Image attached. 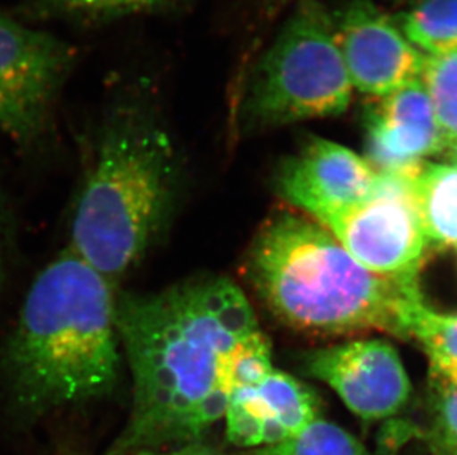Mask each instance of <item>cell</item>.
<instances>
[{"label":"cell","mask_w":457,"mask_h":455,"mask_svg":"<svg viewBox=\"0 0 457 455\" xmlns=\"http://www.w3.org/2000/svg\"><path fill=\"white\" fill-rule=\"evenodd\" d=\"M116 322L132 410L108 455L199 443L227 410L229 353L259 330L251 302L231 279L195 277L160 292L117 290Z\"/></svg>","instance_id":"obj_1"},{"label":"cell","mask_w":457,"mask_h":455,"mask_svg":"<svg viewBox=\"0 0 457 455\" xmlns=\"http://www.w3.org/2000/svg\"><path fill=\"white\" fill-rule=\"evenodd\" d=\"M178 170L152 85L114 87L96 125L69 249L117 285L166 231Z\"/></svg>","instance_id":"obj_2"},{"label":"cell","mask_w":457,"mask_h":455,"mask_svg":"<svg viewBox=\"0 0 457 455\" xmlns=\"http://www.w3.org/2000/svg\"><path fill=\"white\" fill-rule=\"evenodd\" d=\"M116 294L70 249L37 275L0 361L18 409L39 416L116 389L123 360Z\"/></svg>","instance_id":"obj_3"},{"label":"cell","mask_w":457,"mask_h":455,"mask_svg":"<svg viewBox=\"0 0 457 455\" xmlns=\"http://www.w3.org/2000/svg\"><path fill=\"white\" fill-rule=\"evenodd\" d=\"M246 275L267 310L314 335L384 331L409 337L418 277L388 278L360 265L330 232L298 211H280L259 229Z\"/></svg>","instance_id":"obj_4"},{"label":"cell","mask_w":457,"mask_h":455,"mask_svg":"<svg viewBox=\"0 0 457 455\" xmlns=\"http://www.w3.org/2000/svg\"><path fill=\"white\" fill-rule=\"evenodd\" d=\"M353 89L332 15L301 0L252 74L245 114L256 128L339 116Z\"/></svg>","instance_id":"obj_5"},{"label":"cell","mask_w":457,"mask_h":455,"mask_svg":"<svg viewBox=\"0 0 457 455\" xmlns=\"http://www.w3.org/2000/svg\"><path fill=\"white\" fill-rule=\"evenodd\" d=\"M78 52L0 12V132L21 145L48 134Z\"/></svg>","instance_id":"obj_6"},{"label":"cell","mask_w":457,"mask_h":455,"mask_svg":"<svg viewBox=\"0 0 457 455\" xmlns=\"http://www.w3.org/2000/svg\"><path fill=\"white\" fill-rule=\"evenodd\" d=\"M360 265L388 278H416L428 247L411 178L378 173L361 202L319 220Z\"/></svg>","instance_id":"obj_7"},{"label":"cell","mask_w":457,"mask_h":455,"mask_svg":"<svg viewBox=\"0 0 457 455\" xmlns=\"http://www.w3.org/2000/svg\"><path fill=\"white\" fill-rule=\"evenodd\" d=\"M305 369L332 387L362 420L395 416L411 391L402 358L385 340H353L317 349L306 355Z\"/></svg>","instance_id":"obj_8"},{"label":"cell","mask_w":457,"mask_h":455,"mask_svg":"<svg viewBox=\"0 0 457 455\" xmlns=\"http://www.w3.org/2000/svg\"><path fill=\"white\" fill-rule=\"evenodd\" d=\"M333 21L342 60L357 91L384 98L420 79L425 56L371 0H351Z\"/></svg>","instance_id":"obj_9"},{"label":"cell","mask_w":457,"mask_h":455,"mask_svg":"<svg viewBox=\"0 0 457 455\" xmlns=\"http://www.w3.org/2000/svg\"><path fill=\"white\" fill-rule=\"evenodd\" d=\"M367 161L376 173L413 178L428 157L445 150L420 79L380 98L367 116Z\"/></svg>","instance_id":"obj_10"},{"label":"cell","mask_w":457,"mask_h":455,"mask_svg":"<svg viewBox=\"0 0 457 455\" xmlns=\"http://www.w3.org/2000/svg\"><path fill=\"white\" fill-rule=\"evenodd\" d=\"M378 173L369 161L337 142L314 137L280 170L281 197L319 222L324 216L361 202Z\"/></svg>","instance_id":"obj_11"},{"label":"cell","mask_w":457,"mask_h":455,"mask_svg":"<svg viewBox=\"0 0 457 455\" xmlns=\"http://www.w3.org/2000/svg\"><path fill=\"white\" fill-rule=\"evenodd\" d=\"M319 398L305 383L274 369L258 386L229 393L224 418L229 443L246 450L272 447L320 418Z\"/></svg>","instance_id":"obj_12"},{"label":"cell","mask_w":457,"mask_h":455,"mask_svg":"<svg viewBox=\"0 0 457 455\" xmlns=\"http://www.w3.org/2000/svg\"><path fill=\"white\" fill-rule=\"evenodd\" d=\"M411 186L429 244L457 249V166L425 161Z\"/></svg>","instance_id":"obj_13"},{"label":"cell","mask_w":457,"mask_h":455,"mask_svg":"<svg viewBox=\"0 0 457 455\" xmlns=\"http://www.w3.org/2000/svg\"><path fill=\"white\" fill-rule=\"evenodd\" d=\"M407 330L427 353L429 378L457 383V314L436 312L420 296L410 308Z\"/></svg>","instance_id":"obj_14"},{"label":"cell","mask_w":457,"mask_h":455,"mask_svg":"<svg viewBox=\"0 0 457 455\" xmlns=\"http://www.w3.org/2000/svg\"><path fill=\"white\" fill-rule=\"evenodd\" d=\"M398 26L422 55L457 51V0H419L403 13Z\"/></svg>","instance_id":"obj_15"},{"label":"cell","mask_w":457,"mask_h":455,"mask_svg":"<svg viewBox=\"0 0 457 455\" xmlns=\"http://www.w3.org/2000/svg\"><path fill=\"white\" fill-rule=\"evenodd\" d=\"M420 82L431 99L447 150L457 144V51L425 56Z\"/></svg>","instance_id":"obj_16"},{"label":"cell","mask_w":457,"mask_h":455,"mask_svg":"<svg viewBox=\"0 0 457 455\" xmlns=\"http://www.w3.org/2000/svg\"><path fill=\"white\" fill-rule=\"evenodd\" d=\"M246 455H370L355 436L330 421H312L308 427L272 447L251 450Z\"/></svg>","instance_id":"obj_17"},{"label":"cell","mask_w":457,"mask_h":455,"mask_svg":"<svg viewBox=\"0 0 457 455\" xmlns=\"http://www.w3.org/2000/svg\"><path fill=\"white\" fill-rule=\"evenodd\" d=\"M188 0H39L51 12L80 21H110L132 15H154L177 9Z\"/></svg>","instance_id":"obj_18"},{"label":"cell","mask_w":457,"mask_h":455,"mask_svg":"<svg viewBox=\"0 0 457 455\" xmlns=\"http://www.w3.org/2000/svg\"><path fill=\"white\" fill-rule=\"evenodd\" d=\"M272 371L271 348L267 337L258 330L240 340L229 353L225 383L229 393L238 389H251L261 385Z\"/></svg>","instance_id":"obj_19"},{"label":"cell","mask_w":457,"mask_h":455,"mask_svg":"<svg viewBox=\"0 0 457 455\" xmlns=\"http://www.w3.org/2000/svg\"><path fill=\"white\" fill-rule=\"evenodd\" d=\"M429 445L436 455H457V383L431 378Z\"/></svg>","instance_id":"obj_20"},{"label":"cell","mask_w":457,"mask_h":455,"mask_svg":"<svg viewBox=\"0 0 457 455\" xmlns=\"http://www.w3.org/2000/svg\"><path fill=\"white\" fill-rule=\"evenodd\" d=\"M132 455H216V452L204 443H197L186 445V447H179L175 451L170 452H138V454Z\"/></svg>","instance_id":"obj_21"},{"label":"cell","mask_w":457,"mask_h":455,"mask_svg":"<svg viewBox=\"0 0 457 455\" xmlns=\"http://www.w3.org/2000/svg\"><path fill=\"white\" fill-rule=\"evenodd\" d=\"M6 236H8V219L4 213V207L0 204V265L4 261V247H6Z\"/></svg>","instance_id":"obj_22"},{"label":"cell","mask_w":457,"mask_h":455,"mask_svg":"<svg viewBox=\"0 0 457 455\" xmlns=\"http://www.w3.org/2000/svg\"><path fill=\"white\" fill-rule=\"evenodd\" d=\"M449 151V163L457 166V144L447 148Z\"/></svg>","instance_id":"obj_23"}]
</instances>
